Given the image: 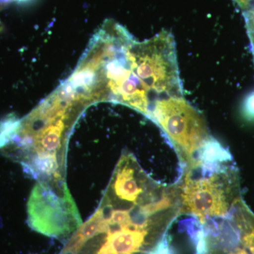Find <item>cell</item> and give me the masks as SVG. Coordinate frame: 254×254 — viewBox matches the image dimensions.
Returning a JSON list of instances; mask_svg holds the SVG:
<instances>
[{
    "label": "cell",
    "instance_id": "cell-1",
    "mask_svg": "<svg viewBox=\"0 0 254 254\" xmlns=\"http://www.w3.org/2000/svg\"><path fill=\"white\" fill-rule=\"evenodd\" d=\"M232 161L195 158L181 165L176 182L181 215H191L203 225L230 214L239 202L236 170Z\"/></svg>",
    "mask_w": 254,
    "mask_h": 254
},
{
    "label": "cell",
    "instance_id": "cell-2",
    "mask_svg": "<svg viewBox=\"0 0 254 254\" xmlns=\"http://www.w3.org/2000/svg\"><path fill=\"white\" fill-rule=\"evenodd\" d=\"M148 119L163 131L181 165L194 160L211 136L203 115L183 96L157 97Z\"/></svg>",
    "mask_w": 254,
    "mask_h": 254
},
{
    "label": "cell",
    "instance_id": "cell-3",
    "mask_svg": "<svg viewBox=\"0 0 254 254\" xmlns=\"http://www.w3.org/2000/svg\"><path fill=\"white\" fill-rule=\"evenodd\" d=\"M132 72L149 93L183 96L176 46L170 32L162 31L146 41H133L128 51Z\"/></svg>",
    "mask_w": 254,
    "mask_h": 254
},
{
    "label": "cell",
    "instance_id": "cell-4",
    "mask_svg": "<svg viewBox=\"0 0 254 254\" xmlns=\"http://www.w3.org/2000/svg\"><path fill=\"white\" fill-rule=\"evenodd\" d=\"M28 223L35 231L63 238L81 225L72 197L62 179L38 182L28 202Z\"/></svg>",
    "mask_w": 254,
    "mask_h": 254
},
{
    "label": "cell",
    "instance_id": "cell-5",
    "mask_svg": "<svg viewBox=\"0 0 254 254\" xmlns=\"http://www.w3.org/2000/svg\"><path fill=\"white\" fill-rule=\"evenodd\" d=\"M150 235V232L137 230H123L106 235L95 254H148L143 249L148 245Z\"/></svg>",
    "mask_w": 254,
    "mask_h": 254
},
{
    "label": "cell",
    "instance_id": "cell-6",
    "mask_svg": "<svg viewBox=\"0 0 254 254\" xmlns=\"http://www.w3.org/2000/svg\"><path fill=\"white\" fill-rule=\"evenodd\" d=\"M22 120L10 114L0 120V148L8 146L15 135L21 129Z\"/></svg>",
    "mask_w": 254,
    "mask_h": 254
},
{
    "label": "cell",
    "instance_id": "cell-7",
    "mask_svg": "<svg viewBox=\"0 0 254 254\" xmlns=\"http://www.w3.org/2000/svg\"><path fill=\"white\" fill-rule=\"evenodd\" d=\"M244 118L250 121H254V91L245 98L242 108Z\"/></svg>",
    "mask_w": 254,
    "mask_h": 254
},
{
    "label": "cell",
    "instance_id": "cell-8",
    "mask_svg": "<svg viewBox=\"0 0 254 254\" xmlns=\"http://www.w3.org/2000/svg\"><path fill=\"white\" fill-rule=\"evenodd\" d=\"M246 27H247V33L250 38L252 51L253 53L254 60V12L247 18L246 21Z\"/></svg>",
    "mask_w": 254,
    "mask_h": 254
},
{
    "label": "cell",
    "instance_id": "cell-9",
    "mask_svg": "<svg viewBox=\"0 0 254 254\" xmlns=\"http://www.w3.org/2000/svg\"><path fill=\"white\" fill-rule=\"evenodd\" d=\"M245 11L254 8V0H233Z\"/></svg>",
    "mask_w": 254,
    "mask_h": 254
},
{
    "label": "cell",
    "instance_id": "cell-10",
    "mask_svg": "<svg viewBox=\"0 0 254 254\" xmlns=\"http://www.w3.org/2000/svg\"><path fill=\"white\" fill-rule=\"evenodd\" d=\"M60 254H77V253H75V252H71V251H66V250H63L62 251L61 253Z\"/></svg>",
    "mask_w": 254,
    "mask_h": 254
},
{
    "label": "cell",
    "instance_id": "cell-11",
    "mask_svg": "<svg viewBox=\"0 0 254 254\" xmlns=\"http://www.w3.org/2000/svg\"><path fill=\"white\" fill-rule=\"evenodd\" d=\"M14 1L19 3V4H25V3H27L28 1H31V0H14Z\"/></svg>",
    "mask_w": 254,
    "mask_h": 254
},
{
    "label": "cell",
    "instance_id": "cell-12",
    "mask_svg": "<svg viewBox=\"0 0 254 254\" xmlns=\"http://www.w3.org/2000/svg\"><path fill=\"white\" fill-rule=\"evenodd\" d=\"M11 0H0V3L9 2Z\"/></svg>",
    "mask_w": 254,
    "mask_h": 254
}]
</instances>
